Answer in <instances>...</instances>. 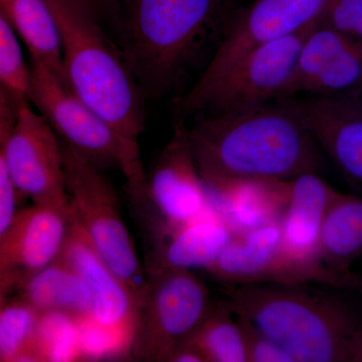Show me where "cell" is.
<instances>
[{
	"instance_id": "1",
	"label": "cell",
	"mask_w": 362,
	"mask_h": 362,
	"mask_svg": "<svg viewBox=\"0 0 362 362\" xmlns=\"http://www.w3.org/2000/svg\"><path fill=\"white\" fill-rule=\"evenodd\" d=\"M277 105L221 116H201L188 139L204 182L230 178L291 180L318 173L323 159L288 98Z\"/></svg>"
},
{
	"instance_id": "2",
	"label": "cell",
	"mask_w": 362,
	"mask_h": 362,
	"mask_svg": "<svg viewBox=\"0 0 362 362\" xmlns=\"http://www.w3.org/2000/svg\"><path fill=\"white\" fill-rule=\"evenodd\" d=\"M58 23L64 78L71 92L117 131L138 141L143 90L122 51L98 23L89 0H47Z\"/></svg>"
},
{
	"instance_id": "3",
	"label": "cell",
	"mask_w": 362,
	"mask_h": 362,
	"mask_svg": "<svg viewBox=\"0 0 362 362\" xmlns=\"http://www.w3.org/2000/svg\"><path fill=\"white\" fill-rule=\"evenodd\" d=\"M307 286L240 285L228 294L233 312L277 342L295 362H349L362 319L345 300Z\"/></svg>"
},
{
	"instance_id": "4",
	"label": "cell",
	"mask_w": 362,
	"mask_h": 362,
	"mask_svg": "<svg viewBox=\"0 0 362 362\" xmlns=\"http://www.w3.org/2000/svg\"><path fill=\"white\" fill-rule=\"evenodd\" d=\"M216 0H129L124 51L142 90L170 89L209 30Z\"/></svg>"
},
{
	"instance_id": "5",
	"label": "cell",
	"mask_w": 362,
	"mask_h": 362,
	"mask_svg": "<svg viewBox=\"0 0 362 362\" xmlns=\"http://www.w3.org/2000/svg\"><path fill=\"white\" fill-rule=\"evenodd\" d=\"M28 101L62 141L101 170L120 171L136 201L146 202L147 177L138 141L121 134L78 99L56 71L32 62Z\"/></svg>"
},
{
	"instance_id": "6",
	"label": "cell",
	"mask_w": 362,
	"mask_h": 362,
	"mask_svg": "<svg viewBox=\"0 0 362 362\" xmlns=\"http://www.w3.org/2000/svg\"><path fill=\"white\" fill-rule=\"evenodd\" d=\"M71 211L93 247L127 286L140 311L146 296V271L122 218L113 187L102 170L62 141Z\"/></svg>"
},
{
	"instance_id": "7",
	"label": "cell",
	"mask_w": 362,
	"mask_h": 362,
	"mask_svg": "<svg viewBox=\"0 0 362 362\" xmlns=\"http://www.w3.org/2000/svg\"><path fill=\"white\" fill-rule=\"evenodd\" d=\"M146 273V296L131 351L140 361H168L206 317L211 305L209 291L192 271Z\"/></svg>"
},
{
	"instance_id": "8",
	"label": "cell",
	"mask_w": 362,
	"mask_h": 362,
	"mask_svg": "<svg viewBox=\"0 0 362 362\" xmlns=\"http://www.w3.org/2000/svg\"><path fill=\"white\" fill-rule=\"evenodd\" d=\"M315 26L252 49L201 97L177 106L178 114L230 115L283 98L302 45Z\"/></svg>"
},
{
	"instance_id": "9",
	"label": "cell",
	"mask_w": 362,
	"mask_h": 362,
	"mask_svg": "<svg viewBox=\"0 0 362 362\" xmlns=\"http://www.w3.org/2000/svg\"><path fill=\"white\" fill-rule=\"evenodd\" d=\"M6 159L18 194L30 197L33 204L71 214L62 140L28 100L16 106Z\"/></svg>"
},
{
	"instance_id": "10",
	"label": "cell",
	"mask_w": 362,
	"mask_h": 362,
	"mask_svg": "<svg viewBox=\"0 0 362 362\" xmlns=\"http://www.w3.org/2000/svg\"><path fill=\"white\" fill-rule=\"evenodd\" d=\"M333 0H257L226 33L206 70L178 105L194 101L245 54L321 23Z\"/></svg>"
},
{
	"instance_id": "11",
	"label": "cell",
	"mask_w": 362,
	"mask_h": 362,
	"mask_svg": "<svg viewBox=\"0 0 362 362\" xmlns=\"http://www.w3.org/2000/svg\"><path fill=\"white\" fill-rule=\"evenodd\" d=\"M337 192L316 173H304L291 180L289 202L280 221L283 251L310 285L362 292V279L332 273L322 265L319 257L324 216Z\"/></svg>"
},
{
	"instance_id": "12",
	"label": "cell",
	"mask_w": 362,
	"mask_h": 362,
	"mask_svg": "<svg viewBox=\"0 0 362 362\" xmlns=\"http://www.w3.org/2000/svg\"><path fill=\"white\" fill-rule=\"evenodd\" d=\"M147 202L160 218L156 235L192 223L211 211L206 185L195 163L187 129L177 124L147 178Z\"/></svg>"
},
{
	"instance_id": "13",
	"label": "cell",
	"mask_w": 362,
	"mask_h": 362,
	"mask_svg": "<svg viewBox=\"0 0 362 362\" xmlns=\"http://www.w3.org/2000/svg\"><path fill=\"white\" fill-rule=\"evenodd\" d=\"M361 86L362 44L320 23L305 39L282 99L341 96Z\"/></svg>"
},
{
	"instance_id": "14",
	"label": "cell",
	"mask_w": 362,
	"mask_h": 362,
	"mask_svg": "<svg viewBox=\"0 0 362 362\" xmlns=\"http://www.w3.org/2000/svg\"><path fill=\"white\" fill-rule=\"evenodd\" d=\"M59 257L87 283L93 300L90 318L120 335L132 347L140 319L139 304L98 254L71 211L65 244Z\"/></svg>"
},
{
	"instance_id": "15",
	"label": "cell",
	"mask_w": 362,
	"mask_h": 362,
	"mask_svg": "<svg viewBox=\"0 0 362 362\" xmlns=\"http://www.w3.org/2000/svg\"><path fill=\"white\" fill-rule=\"evenodd\" d=\"M70 216L39 204L16 211L0 235V278L21 286L56 261L65 244Z\"/></svg>"
},
{
	"instance_id": "16",
	"label": "cell",
	"mask_w": 362,
	"mask_h": 362,
	"mask_svg": "<svg viewBox=\"0 0 362 362\" xmlns=\"http://www.w3.org/2000/svg\"><path fill=\"white\" fill-rule=\"evenodd\" d=\"M207 272L218 280L238 285H310L283 251L280 223L233 233Z\"/></svg>"
},
{
	"instance_id": "17",
	"label": "cell",
	"mask_w": 362,
	"mask_h": 362,
	"mask_svg": "<svg viewBox=\"0 0 362 362\" xmlns=\"http://www.w3.org/2000/svg\"><path fill=\"white\" fill-rule=\"evenodd\" d=\"M290 102L319 148L349 180L362 185L361 102L351 94Z\"/></svg>"
},
{
	"instance_id": "18",
	"label": "cell",
	"mask_w": 362,
	"mask_h": 362,
	"mask_svg": "<svg viewBox=\"0 0 362 362\" xmlns=\"http://www.w3.org/2000/svg\"><path fill=\"white\" fill-rule=\"evenodd\" d=\"M204 185L211 213L233 233L280 223L291 194V180L279 178H230Z\"/></svg>"
},
{
	"instance_id": "19",
	"label": "cell",
	"mask_w": 362,
	"mask_h": 362,
	"mask_svg": "<svg viewBox=\"0 0 362 362\" xmlns=\"http://www.w3.org/2000/svg\"><path fill=\"white\" fill-rule=\"evenodd\" d=\"M233 230L209 211L192 223L156 235L148 271L180 269L207 271L230 243Z\"/></svg>"
},
{
	"instance_id": "20",
	"label": "cell",
	"mask_w": 362,
	"mask_h": 362,
	"mask_svg": "<svg viewBox=\"0 0 362 362\" xmlns=\"http://www.w3.org/2000/svg\"><path fill=\"white\" fill-rule=\"evenodd\" d=\"M362 256V197L335 192L324 216L319 257L327 270L354 275L350 266Z\"/></svg>"
},
{
	"instance_id": "21",
	"label": "cell",
	"mask_w": 362,
	"mask_h": 362,
	"mask_svg": "<svg viewBox=\"0 0 362 362\" xmlns=\"http://www.w3.org/2000/svg\"><path fill=\"white\" fill-rule=\"evenodd\" d=\"M21 287V299L40 313L59 312L78 320L92 316V295L87 283L59 257L26 279Z\"/></svg>"
},
{
	"instance_id": "22",
	"label": "cell",
	"mask_w": 362,
	"mask_h": 362,
	"mask_svg": "<svg viewBox=\"0 0 362 362\" xmlns=\"http://www.w3.org/2000/svg\"><path fill=\"white\" fill-rule=\"evenodd\" d=\"M0 13L25 44L32 62L65 80L58 23L47 0H0Z\"/></svg>"
},
{
	"instance_id": "23",
	"label": "cell",
	"mask_w": 362,
	"mask_h": 362,
	"mask_svg": "<svg viewBox=\"0 0 362 362\" xmlns=\"http://www.w3.org/2000/svg\"><path fill=\"white\" fill-rule=\"evenodd\" d=\"M185 341L194 344L206 362H247L244 335L228 299L211 304Z\"/></svg>"
},
{
	"instance_id": "24",
	"label": "cell",
	"mask_w": 362,
	"mask_h": 362,
	"mask_svg": "<svg viewBox=\"0 0 362 362\" xmlns=\"http://www.w3.org/2000/svg\"><path fill=\"white\" fill-rule=\"evenodd\" d=\"M40 312L21 299L0 310V361H37L35 345Z\"/></svg>"
},
{
	"instance_id": "25",
	"label": "cell",
	"mask_w": 362,
	"mask_h": 362,
	"mask_svg": "<svg viewBox=\"0 0 362 362\" xmlns=\"http://www.w3.org/2000/svg\"><path fill=\"white\" fill-rule=\"evenodd\" d=\"M35 352L37 361L82 358L78 319L59 312L40 313Z\"/></svg>"
},
{
	"instance_id": "26",
	"label": "cell",
	"mask_w": 362,
	"mask_h": 362,
	"mask_svg": "<svg viewBox=\"0 0 362 362\" xmlns=\"http://www.w3.org/2000/svg\"><path fill=\"white\" fill-rule=\"evenodd\" d=\"M0 86L16 102L28 100L30 66L26 65L23 51L13 26L0 13Z\"/></svg>"
},
{
	"instance_id": "27",
	"label": "cell",
	"mask_w": 362,
	"mask_h": 362,
	"mask_svg": "<svg viewBox=\"0 0 362 362\" xmlns=\"http://www.w3.org/2000/svg\"><path fill=\"white\" fill-rule=\"evenodd\" d=\"M16 105L11 100H0V235L13 221L16 214V195L11 173L7 168L6 144L13 125Z\"/></svg>"
},
{
	"instance_id": "28",
	"label": "cell",
	"mask_w": 362,
	"mask_h": 362,
	"mask_svg": "<svg viewBox=\"0 0 362 362\" xmlns=\"http://www.w3.org/2000/svg\"><path fill=\"white\" fill-rule=\"evenodd\" d=\"M244 335L247 362H295L282 346L264 334L244 317L237 315Z\"/></svg>"
},
{
	"instance_id": "29",
	"label": "cell",
	"mask_w": 362,
	"mask_h": 362,
	"mask_svg": "<svg viewBox=\"0 0 362 362\" xmlns=\"http://www.w3.org/2000/svg\"><path fill=\"white\" fill-rule=\"evenodd\" d=\"M321 25L362 44V0H333Z\"/></svg>"
},
{
	"instance_id": "30",
	"label": "cell",
	"mask_w": 362,
	"mask_h": 362,
	"mask_svg": "<svg viewBox=\"0 0 362 362\" xmlns=\"http://www.w3.org/2000/svg\"><path fill=\"white\" fill-rule=\"evenodd\" d=\"M169 362H206L201 351L194 344L183 341L173 350L169 356Z\"/></svg>"
},
{
	"instance_id": "31",
	"label": "cell",
	"mask_w": 362,
	"mask_h": 362,
	"mask_svg": "<svg viewBox=\"0 0 362 362\" xmlns=\"http://www.w3.org/2000/svg\"><path fill=\"white\" fill-rule=\"evenodd\" d=\"M349 362H362V324L350 343Z\"/></svg>"
},
{
	"instance_id": "32",
	"label": "cell",
	"mask_w": 362,
	"mask_h": 362,
	"mask_svg": "<svg viewBox=\"0 0 362 362\" xmlns=\"http://www.w3.org/2000/svg\"><path fill=\"white\" fill-rule=\"evenodd\" d=\"M13 287L14 286L13 283L9 282V281L4 280V279L0 278V310H1V308L4 306V304L6 303L7 294H8V292L11 291V288Z\"/></svg>"
},
{
	"instance_id": "33",
	"label": "cell",
	"mask_w": 362,
	"mask_h": 362,
	"mask_svg": "<svg viewBox=\"0 0 362 362\" xmlns=\"http://www.w3.org/2000/svg\"><path fill=\"white\" fill-rule=\"evenodd\" d=\"M349 94L354 95V96L362 103V86L359 89L354 90V92L349 93Z\"/></svg>"
},
{
	"instance_id": "34",
	"label": "cell",
	"mask_w": 362,
	"mask_h": 362,
	"mask_svg": "<svg viewBox=\"0 0 362 362\" xmlns=\"http://www.w3.org/2000/svg\"><path fill=\"white\" fill-rule=\"evenodd\" d=\"M89 1L90 2V0H89ZM90 4H92V2H90Z\"/></svg>"
}]
</instances>
